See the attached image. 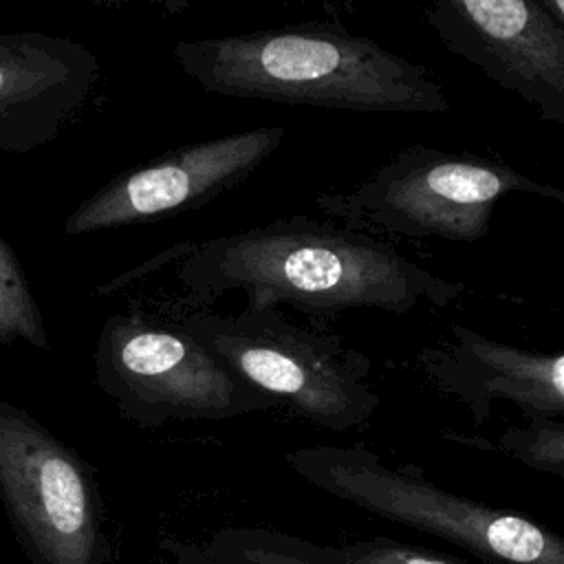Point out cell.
<instances>
[{
    "instance_id": "obj_11",
    "label": "cell",
    "mask_w": 564,
    "mask_h": 564,
    "mask_svg": "<svg viewBox=\"0 0 564 564\" xmlns=\"http://www.w3.org/2000/svg\"><path fill=\"white\" fill-rule=\"evenodd\" d=\"M416 366L438 392L463 403L478 423L491 416L498 401L516 405L529 421L564 414L560 350L535 352L452 324L445 339L416 352Z\"/></svg>"
},
{
    "instance_id": "obj_15",
    "label": "cell",
    "mask_w": 564,
    "mask_h": 564,
    "mask_svg": "<svg viewBox=\"0 0 564 564\" xmlns=\"http://www.w3.org/2000/svg\"><path fill=\"white\" fill-rule=\"evenodd\" d=\"M333 549L344 564H463L390 538H370Z\"/></svg>"
},
{
    "instance_id": "obj_8",
    "label": "cell",
    "mask_w": 564,
    "mask_h": 564,
    "mask_svg": "<svg viewBox=\"0 0 564 564\" xmlns=\"http://www.w3.org/2000/svg\"><path fill=\"white\" fill-rule=\"evenodd\" d=\"M284 137V126H260L167 150L84 198L66 216L64 234L86 236L198 209L256 174Z\"/></svg>"
},
{
    "instance_id": "obj_9",
    "label": "cell",
    "mask_w": 564,
    "mask_h": 564,
    "mask_svg": "<svg viewBox=\"0 0 564 564\" xmlns=\"http://www.w3.org/2000/svg\"><path fill=\"white\" fill-rule=\"evenodd\" d=\"M425 20L487 79L564 123V24L535 0H427Z\"/></svg>"
},
{
    "instance_id": "obj_1",
    "label": "cell",
    "mask_w": 564,
    "mask_h": 564,
    "mask_svg": "<svg viewBox=\"0 0 564 564\" xmlns=\"http://www.w3.org/2000/svg\"><path fill=\"white\" fill-rule=\"evenodd\" d=\"M183 302L209 306L242 293L245 306H293L308 315L383 311L405 315L419 304L443 308L465 282L443 278L392 242L308 216L172 247Z\"/></svg>"
},
{
    "instance_id": "obj_13",
    "label": "cell",
    "mask_w": 564,
    "mask_h": 564,
    "mask_svg": "<svg viewBox=\"0 0 564 564\" xmlns=\"http://www.w3.org/2000/svg\"><path fill=\"white\" fill-rule=\"evenodd\" d=\"M15 341L37 350L51 348L29 275L13 247L0 236V344L11 346Z\"/></svg>"
},
{
    "instance_id": "obj_5",
    "label": "cell",
    "mask_w": 564,
    "mask_h": 564,
    "mask_svg": "<svg viewBox=\"0 0 564 564\" xmlns=\"http://www.w3.org/2000/svg\"><path fill=\"white\" fill-rule=\"evenodd\" d=\"M284 460L311 487L482 562L564 564V542L551 529L447 491L410 467H392L364 445H308L286 452Z\"/></svg>"
},
{
    "instance_id": "obj_14",
    "label": "cell",
    "mask_w": 564,
    "mask_h": 564,
    "mask_svg": "<svg viewBox=\"0 0 564 564\" xmlns=\"http://www.w3.org/2000/svg\"><path fill=\"white\" fill-rule=\"evenodd\" d=\"M445 438L469 445L496 449L527 467L564 476V425L560 419H533L527 427H507L496 441L471 438L465 434H445Z\"/></svg>"
},
{
    "instance_id": "obj_18",
    "label": "cell",
    "mask_w": 564,
    "mask_h": 564,
    "mask_svg": "<svg viewBox=\"0 0 564 564\" xmlns=\"http://www.w3.org/2000/svg\"><path fill=\"white\" fill-rule=\"evenodd\" d=\"M553 20L564 24V0H535Z\"/></svg>"
},
{
    "instance_id": "obj_17",
    "label": "cell",
    "mask_w": 564,
    "mask_h": 564,
    "mask_svg": "<svg viewBox=\"0 0 564 564\" xmlns=\"http://www.w3.org/2000/svg\"><path fill=\"white\" fill-rule=\"evenodd\" d=\"M161 564H218V562L203 555V551L198 546L176 544L170 549V557L163 560Z\"/></svg>"
},
{
    "instance_id": "obj_10",
    "label": "cell",
    "mask_w": 564,
    "mask_h": 564,
    "mask_svg": "<svg viewBox=\"0 0 564 564\" xmlns=\"http://www.w3.org/2000/svg\"><path fill=\"white\" fill-rule=\"evenodd\" d=\"M99 82L97 55L44 31L0 33V152L26 154L82 112Z\"/></svg>"
},
{
    "instance_id": "obj_6",
    "label": "cell",
    "mask_w": 564,
    "mask_h": 564,
    "mask_svg": "<svg viewBox=\"0 0 564 564\" xmlns=\"http://www.w3.org/2000/svg\"><path fill=\"white\" fill-rule=\"evenodd\" d=\"M93 361L97 386L128 421L143 427L225 421L273 405L159 306L110 315Z\"/></svg>"
},
{
    "instance_id": "obj_2",
    "label": "cell",
    "mask_w": 564,
    "mask_h": 564,
    "mask_svg": "<svg viewBox=\"0 0 564 564\" xmlns=\"http://www.w3.org/2000/svg\"><path fill=\"white\" fill-rule=\"evenodd\" d=\"M178 68L205 93L381 115H443L438 77L339 22H300L260 31L178 40Z\"/></svg>"
},
{
    "instance_id": "obj_4",
    "label": "cell",
    "mask_w": 564,
    "mask_h": 564,
    "mask_svg": "<svg viewBox=\"0 0 564 564\" xmlns=\"http://www.w3.org/2000/svg\"><path fill=\"white\" fill-rule=\"evenodd\" d=\"M509 194H533L564 203V192L496 159L410 145L348 192H326L315 207L330 220L372 236L405 240H482L498 203Z\"/></svg>"
},
{
    "instance_id": "obj_7",
    "label": "cell",
    "mask_w": 564,
    "mask_h": 564,
    "mask_svg": "<svg viewBox=\"0 0 564 564\" xmlns=\"http://www.w3.org/2000/svg\"><path fill=\"white\" fill-rule=\"evenodd\" d=\"M0 502L31 564H110L93 469L44 423L4 399Z\"/></svg>"
},
{
    "instance_id": "obj_16",
    "label": "cell",
    "mask_w": 564,
    "mask_h": 564,
    "mask_svg": "<svg viewBox=\"0 0 564 564\" xmlns=\"http://www.w3.org/2000/svg\"><path fill=\"white\" fill-rule=\"evenodd\" d=\"M84 2L95 4V7H123V4H132V2H145L165 13H181V11L189 9L192 4H196L198 0H84Z\"/></svg>"
},
{
    "instance_id": "obj_3",
    "label": "cell",
    "mask_w": 564,
    "mask_h": 564,
    "mask_svg": "<svg viewBox=\"0 0 564 564\" xmlns=\"http://www.w3.org/2000/svg\"><path fill=\"white\" fill-rule=\"evenodd\" d=\"M159 308L234 375L313 425L350 432L379 408L370 359L337 335L291 322L280 306L220 315L176 300Z\"/></svg>"
},
{
    "instance_id": "obj_12",
    "label": "cell",
    "mask_w": 564,
    "mask_h": 564,
    "mask_svg": "<svg viewBox=\"0 0 564 564\" xmlns=\"http://www.w3.org/2000/svg\"><path fill=\"white\" fill-rule=\"evenodd\" d=\"M198 549L218 564H344L333 546L271 527H227Z\"/></svg>"
}]
</instances>
